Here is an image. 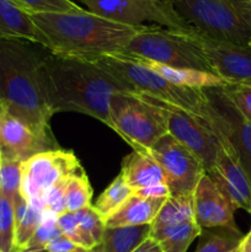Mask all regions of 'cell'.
Segmentation results:
<instances>
[{
	"instance_id": "ffe728a7",
	"label": "cell",
	"mask_w": 251,
	"mask_h": 252,
	"mask_svg": "<svg viewBox=\"0 0 251 252\" xmlns=\"http://www.w3.org/2000/svg\"><path fill=\"white\" fill-rule=\"evenodd\" d=\"M132 58V57H129ZM137 63L147 66L148 69L153 70L154 73L159 74L160 76L165 78L166 80L176 84V85L187 86V88L194 89H208V88H219L225 85V81L218 75L206 71L192 70V69H180L171 68V66L162 65V64L155 63V62L148 61V59L132 58Z\"/></svg>"
},
{
	"instance_id": "7c38bea8",
	"label": "cell",
	"mask_w": 251,
	"mask_h": 252,
	"mask_svg": "<svg viewBox=\"0 0 251 252\" xmlns=\"http://www.w3.org/2000/svg\"><path fill=\"white\" fill-rule=\"evenodd\" d=\"M220 147L216 162L206 174L229 199L235 209L250 211L251 184L245 170L241 166L238 155L228 140H219Z\"/></svg>"
},
{
	"instance_id": "83f0119b",
	"label": "cell",
	"mask_w": 251,
	"mask_h": 252,
	"mask_svg": "<svg viewBox=\"0 0 251 252\" xmlns=\"http://www.w3.org/2000/svg\"><path fill=\"white\" fill-rule=\"evenodd\" d=\"M93 187L85 174L71 177L64 192V208L65 212H78L91 206Z\"/></svg>"
},
{
	"instance_id": "2e32d148",
	"label": "cell",
	"mask_w": 251,
	"mask_h": 252,
	"mask_svg": "<svg viewBox=\"0 0 251 252\" xmlns=\"http://www.w3.org/2000/svg\"><path fill=\"white\" fill-rule=\"evenodd\" d=\"M54 150L30 127L0 106V158L22 161L42 152Z\"/></svg>"
},
{
	"instance_id": "e575fe53",
	"label": "cell",
	"mask_w": 251,
	"mask_h": 252,
	"mask_svg": "<svg viewBox=\"0 0 251 252\" xmlns=\"http://www.w3.org/2000/svg\"><path fill=\"white\" fill-rule=\"evenodd\" d=\"M78 248L79 246H76L70 239H68L64 235H59L47 244V246L44 248V251L46 252H75V250Z\"/></svg>"
},
{
	"instance_id": "1f68e13d",
	"label": "cell",
	"mask_w": 251,
	"mask_h": 252,
	"mask_svg": "<svg viewBox=\"0 0 251 252\" xmlns=\"http://www.w3.org/2000/svg\"><path fill=\"white\" fill-rule=\"evenodd\" d=\"M27 14H47V12H76L83 7L71 0H12Z\"/></svg>"
},
{
	"instance_id": "74e56055",
	"label": "cell",
	"mask_w": 251,
	"mask_h": 252,
	"mask_svg": "<svg viewBox=\"0 0 251 252\" xmlns=\"http://www.w3.org/2000/svg\"><path fill=\"white\" fill-rule=\"evenodd\" d=\"M133 252H162V250L160 248L159 243L149 236L147 240L143 241Z\"/></svg>"
},
{
	"instance_id": "cb8c5ba5",
	"label": "cell",
	"mask_w": 251,
	"mask_h": 252,
	"mask_svg": "<svg viewBox=\"0 0 251 252\" xmlns=\"http://www.w3.org/2000/svg\"><path fill=\"white\" fill-rule=\"evenodd\" d=\"M192 196H170L169 198H166L152 223V230L176 225L194 219Z\"/></svg>"
},
{
	"instance_id": "8992f818",
	"label": "cell",
	"mask_w": 251,
	"mask_h": 252,
	"mask_svg": "<svg viewBox=\"0 0 251 252\" xmlns=\"http://www.w3.org/2000/svg\"><path fill=\"white\" fill-rule=\"evenodd\" d=\"M123 56L148 59L171 68L214 74L198 42V33H185L157 25H145L128 43Z\"/></svg>"
},
{
	"instance_id": "7402d4cb",
	"label": "cell",
	"mask_w": 251,
	"mask_h": 252,
	"mask_svg": "<svg viewBox=\"0 0 251 252\" xmlns=\"http://www.w3.org/2000/svg\"><path fill=\"white\" fill-rule=\"evenodd\" d=\"M152 225L116 226L107 228L98 246L102 252H133L150 236Z\"/></svg>"
},
{
	"instance_id": "6da1fadb",
	"label": "cell",
	"mask_w": 251,
	"mask_h": 252,
	"mask_svg": "<svg viewBox=\"0 0 251 252\" xmlns=\"http://www.w3.org/2000/svg\"><path fill=\"white\" fill-rule=\"evenodd\" d=\"M46 47L25 39L0 38V106L54 149L53 116L44 81Z\"/></svg>"
},
{
	"instance_id": "60d3db41",
	"label": "cell",
	"mask_w": 251,
	"mask_h": 252,
	"mask_svg": "<svg viewBox=\"0 0 251 252\" xmlns=\"http://www.w3.org/2000/svg\"><path fill=\"white\" fill-rule=\"evenodd\" d=\"M231 252H240V250H239V248H236L235 250H233V251H231Z\"/></svg>"
},
{
	"instance_id": "f1b7e54d",
	"label": "cell",
	"mask_w": 251,
	"mask_h": 252,
	"mask_svg": "<svg viewBox=\"0 0 251 252\" xmlns=\"http://www.w3.org/2000/svg\"><path fill=\"white\" fill-rule=\"evenodd\" d=\"M57 217L58 216L52 212L43 211L41 223L37 226L36 231L30 239L27 245L20 252H43L49 241L62 235L58 224H57Z\"/></svg>"
},
{
	"instance_id": "4316f807",
	"label": "cell",
	"mask_w": 251,
	"mask_h": 252,
	"mask_svg": "<svg viewBox=\"0 0 251 252\" xmlns=\"http://www.w3.org/2000/svg\"><path fill=\"white\" fill-rule=\"evenodd\" d=\"M74 213H75L81 234H83L85 249H93L100 245L103 238V233H105L106 221L101 217V214L96 211L95 207L91 204V206L74 212Z\"/></svg>"
},
{
	"instance_id": "7bdbcfd3",
	"label": "cell",
	"mask_w": 251,
	"mask_h": 252,
	"mask_svg": "<svg viewBox=\"0 0 251 252\" xmlns=\"http://www.w3.org/2000/svg\"><path fill=\"white\" fill-rule=\"evenodd\" d=\"M249 212H250V214H251V204H250V211H249Z\"/></svg>"
},
{
	"instance_id": "5b68a950",
	"label": "cell",
	"mask_w": 251,
	"mask_h": 252,
	"mask_svg": "<svg viewBox=\"0 0 251 252\" xmlns=\"http://www.w3.org/2000/svg\"><path fill=\"white\" fill-rule=\"evenodd\" d=\"M110 116L112 129L134 152L149 154L167 134L166 106L137 93L115 94L110 101Z\"/></svg>"
},
{
	"instance_id": "ba28073f",
	"label": "cell",
	"mask_w": 251,
	"mask_h": 252,
	"mask_svg": "<svg viewBox=\"0 0 251 252\" xmlns=\"http://www.w3.org/2000/svg\"><path fill=\"white\" fill-rule=\"evenodd\" d=\"M89 11L112 21L129 26H144L153 22L157 26L185 33L196 30L181 17L170 0H78ZM198 33V32H197Z\"/></svg>"
},
{
	"instance_id": "d6a6232c",
	"label": "cell",
	"mask_w": 251,
	"mask_h": 252,
	"mask_svg": "<svg viewBox=\"0 0 251 252\" xmlns=\"http://www.w3.org/2000/svg\"><path fill=\"white\" fill-rule=\"evenodd\" d=\"M220 90L235 110L251 123V83H226Z\"/></svg>"
},
{
	"instance_id": "4dcf8cb0",
	"label": "cell",
	"mask_w": 251,
	"mask_h": 252,
	"mask_svg": "<svg viewBox=\"0 0 251 252\" xmlns=\"http://www.w3.org/2000/svg\"><path fill=\"white\" fill-rule=\"evenodd\" d=\"M0 252H16L14 204L2 194L0 198Z\"/></svg>"
},
{
	"instance_id": "484cf974",
	"label": "cell",
	"mask_w": 251,
	"mask_h": 252,
	"mask_svg": "<svg viewBox=\"0 0 251 252\" xmlns=\"http://www.w3.org/2000/svg\"><path fill=\"white\" fill-rule=\"evenodd\" d=\"M133 193H134V191L128 186L126 180L120 174L108 185L107 189L100 194L94 207L106 220L108 217L117 212L126 203V201L130 196H133Z\"/></svg>"
},
{
	"instance_id": "e0dca14e",
	"label": "cell",
	"mask_w": 251,
	"mask_h": 252,
	"mask_svg": "<svg viewBox=\"0 0 251 252\" xmlns=\"http://www.w3.org/2000/svg\"><path fill=\"white\" fill-rule=\"evenodd\" d=\"M0 38L25 39L47 48V41L31 16L12 0H0Z\"/></svg>"
},
{
	"instance_id": "277c9868",
	"label": "cell",
	"mask_w": 251,
	"mask_h": 252,
	"mask_svg": "<svg viewBox=\"0 0 251 252\" xmlns=\"http://www.w3.org/2000/svg\"><path fill=\"white\" fill-rule=\"evenodd\" d=\"M94 62L120 80L132 93L154 98L169 107L184 111L208 126L219 140L224 138L218 129L216 108L203 89L176 85L123 54L103 56L94 59Z\"/></svg>"
},
{
	"instance_id": "44dd1931",
	"label": "cell",
	"mask_w": 251,
	"mask_h": 252,
	"mask_svg": "<svg viewBox=\"0 0 251 252\" xmlns=\"http://www.w3.org/2000/svg\"><path fill=\"white\" fill-rule=\"evenodd\" d=\"M202 228L196 219L186 220L176 225L150 231V238L159 243L162 252H187L194 239L201 235Z\"/></svg>"
},
{
	"instance_id": "ab89813d",
	"label": "cell",
	"mask_w": 251,
	"mask_h": 252,
	"mask_svg": "<svg viewBox=\"0 0 251 252\" xmlns=\"http://www.w3.org/2000/svg\"><path fill=\"white\" fill-rule=\"evenodd\" d=\"M75 252H102L101 251V248L100 246H95V248L93 249H83V248H78L75 250Z\"/></svg>"
},
{
	"instance_id": "f35d334b",
	"label": "cell",
	"mask_w": 251,
	"mask_h": 252,
	"mask_svg": "<svg viewBox=\"0 0 251 252\" xmlns=\"http://www.w3.org/2000/svg\"><path fill=\"white\" fill-rule=\"evenodd\" d=\"M239 250L240 252H251V230L249 231V234L244 235L243 240L239 245Z\"/></svg>"
},
{
	"instance_id": "d4e9b609",
	"label": "cell",
	"mask_w": 251,
	"mask_h": 252,
	"mask_svg": "<svg viewBox=\"0 0 251 252\" xmlns=\"http://www.w3.org/2000/svg\"><path fill=\"white\" fill-rule=\"evenodd\" d=\"M194 252H231L239 248L244 235L239 228L219 226L202 229Z\"/></svg>"
},
{
	"instance_id": "ee69618b",
	"label": "cell",
	"mask_w": 251,
	"mask_h": 252,
	"mask_svg": "<svg viewBox=\"0 0 251 252\" xmlns=\"http://www.w3.org/2000/svg\"><path fill=\"white\" fill-rule=\"evenodd\" d=\"M0 198H1V192H0Z\"/></svg>"
},
{
	"instance_id": "603a6c76",
	"label": "cell",
	"mask_w": 251,
	"mask_h": 252,
	"mask_svg": "<svg viewBox=\"0 0 251 252\" xmlns=\"http://www.w3.org/2000/svg\"><path fill=\"white\" fill-rule=\"evenodd\" d=\"M12 204L15 216V249L16 252H20L27 245L41 223L43 209L27 202L20 192L14 197Z\"/></svg>"
},
{
	"instance_id": "f546056e",
	"label": "cell",
	"mask_w": 251,
	"mask_h": 252,
	"mask_svg": "<svg viewBox=\"0 0 251 252\" xmlns=\"http://www.w3.org/2000/svg\"><path fill=\"white\" fill-rule=\"evenodd\" d=\"M22 161L0 158V192L4 197L14 199L21 189Z\"/></svg>"
},
{
	"instance_id": "8fae6325",
	"label": "cell",
	"mask_w": 251,
	"mask_h": 252,
	"mask_svg": "<svg viewBox=\"0 0 251 252\" xmlns=\"http://www.w3.org/2000/svg\"><path fill=\"white\" fill-rule=\"evenodd\" d=\"M166 107L169 111L167 133L202 162L206 172L209 171L216 162L220 147L216 133L198 118L181 110Z\"/></svg>"
},
{
	"instance_id": "ac0fdd59",
	"label": "cell",
	"mask_w": 251,
	"mask_h": 252,
	"mask_svg": "<svg viewBox=\"0 0 251 252\" xmlns=\"http://www.w3.org/2000/svg\"><path fill=\"white\" fill-rule=\"evenodd\" d=\"M166 198H149L133 193L117 212L106 219L107 228L145 225L154 221Z\"/></svg>"
},
{
	"instance_id": "7a4b0ae2",
	"label": "cell",
	"mask_w": 251,
	"mask_h": 252,
	"mask_svg": "<svg viewBox=\"0 0 251 252\" xmlns=\"http://www.w3.org/2000/svg\"><path fill=\"white\" fill-rule=\"evenodd\" d=\"M44 81L52 112H78L96 118L112 129L110 101L129 91L94 61L62 56L47 49Z\"/></svg>"
},
{
	"instance_id": "d6986e66",
	"label": "cell",
	"mask_w": 251,
	"mask_h": 252,
	"mask_svg": "<svg viewBox=\"0 0 251 252\" xmlns=\"http://www.w3.org/2000/svg\"><path fill=\"white\" fill-rule=\"evenodd\" d=\"M120 174L134 192L157 184H166L161 167L150 154L134 150L132 154L125 158Z\"/></svg>"
},
{
	"instance_id": "d590c367",
	"label": "cell",
	"mask_w": 251,
	"mask_h": 252,
	"mask_svg": "<svg viewBox=\"0 0 251 252\" xmlns=\"http://www.w3.org/2000/svg\"><path fill=\"white\" fill-rule=\"evenodd\" d=\"M134 193L142 197H149V198H169L171 196L167 184H157L154 186L145 187V189H138Z\"/></svg>"
},
{
	"instance_id": "5bb4252c",
	"label": "cell",
	"mask_w": 251,
	"mask_h": 252,
	"mask_svg": "<svg viewBox=\"0 0 251 252\" xmlns=\"http://www.w3.org/2000/svg\"><path fill=\"white\" fill-rule=\"evenodd\" d=\"M198 42L216 75L228 84L251 83V47L216 41L198 33Z\"/></svg>"
},
{
	"instance_id": "9c48e42d",
	"label": "cell",
	"mask_w": 251,
	"mask_h": 252,
	"mask_svg": "<svg viewBox=\"0 0 251 252\" xmlns=\"http://www.w3.org/2000/svg\"><path fill=\"white\" fill-rule=\"evenodd\" d=\"M81 174L85 170L73 152L54 149L38 153L22 162L20 193L27 202L43 209L42 198L51 187Z\"/></svg>"
},
{
	"instance_id": "836d02e7",
	"label": "cell",
	"mask_w": 251,
	"mask_h": 252,
	"mask_svg": "<svg viewBox=\"0 0 251 252\" xmlns=\"http://www.w3.org/2000/svg\"><path fill=\"white\" fill-rule=\"evenodd\" d=\"M57 224L61 230L62 235L70 239L76 246L85 249L83 234H81L80 226H79L78 219H76L74 212H64L57 217Z\"/></svg>"
},
{
	"instance_id": "9a60e30c",
	"label": "cell",
	"mask_w": 251,
	"mask_h": 252,
	"mask_svg": "<svg viewBox=\"0 0 251 252\" xmlns=\"http://www.w3.org/2000/svg\"><path fill=\"white\" fill-rule=\"evenodd\" d=\"M193 212L196 223L202 229L229 226L236 228L235 207L216 186L211 177L204 174L193 192Z\"/></svg>"
},
{
	"instance_id": "30bf717a",
	"label": "cell",
	"mask_w": 251,
	"mask_h": 252,
	"mask_svg": "<svg viewBox=\"0 0 251 252\" xmlns=\"http://www.w3.org/2000/svg\"><path fill=\"white\" fill-rule=\"evenodd\" d=\"M166 179L171 196H192L206 174L202 162L167 133L149 152Z\"/></svg>"
},
{
	"instance_id": "8d00e7d4",
	"label": "cell",
	"mask_w": 251,
	"mask_h": 252,
	"mask_svg": "<svg viewBox=\"0 0 251 252\" xmlns=\"http://www.w3.org/2000/svg\"><path fill=\"white\" fill-rule=\"evenodd\" d=\"M236 14L251 26V0H226Z\"/></svg>"
},
{
	"instance_id": "3957f363",
	"label": "cell",
	"mask_w": 251,
	"mask_h": 252,
	"mask_svg": "<svg viewBox=\"0 0 251 252\" xmlns=\"http://www.w3.org/2000/svg\"><path fill=\"white\" fill-rule=\"evenodd\" d=\"M53 53L94 61L122 54L145 26H129L83 9L76 12L29 14Z\"/></svg>"
},
{
	"instance_id": "4fadbf2b",
	"label": "cell",
	"mask_w": 251,
	"mask_h": 252,
	"mask_svg": "<svg viewBox=\"0 0 251 252\" xmlns=\"http://www.w3.org/2000/svg\"><path fill=\"white\" fill-rule=\"evenodd\" d=\"M218 115V129L233 147L251 184V123L235 110L219 88L203 89Z\"/></svg>"
},
{
	"instance_id": "52a82bcc",
	"label": "cell",
	"mask_w": 251,
	"mask_h": 252,
	"mask_svg": "<svg viewBox=\"0 0 251 252\" xmlns=\"http://www.w3.org/2000/svg\"><path fill=\"white\" fill-rule=\"evenodd\" d=\"M181 15L199 34L216 41L249 44V26L226 0H170Z\"/></svg>"
},
{
	"instance_id": "b9f144b4",
	"label": "cell",
	"mask_w": 251,
	"mask_h": 252,
	"mask_svg": "<svg viewBox=\"0 0 251 252\" xmlns=\"http://www.w3.org/2000/svg\"><path fill=\"white\" fill-rule=\"evenodd\" d=\"M249 46H250V47H251V39H250V42H249Z\"/></svg>"
}]
</instances>
